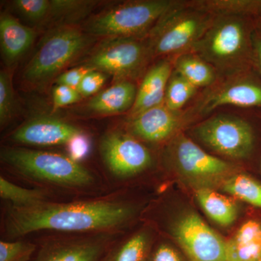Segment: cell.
Here are the masks:
<instances>
[{
  "instance_id": "5b68a950",
  "label": "cell",
  "mask_w": 261,
  "mask_h": 261,
  "mask_svg": "<svg viewBox=\"0 0 261 261\" xmlns=\"http://www.w3.org/2000/svg\"><path fill=\"white\" fill-rule=\"evenodd\" d=\"M215 17L178 2L149 34L150 55L189 53L203 37Z\"/></svg>"
},
{
  "instance_id": "6da1fadb",
  "label": "cell",
  "mask_w": 261,
  "mask_h": 261,
  "mask_svg": "<svg viewBox=\"0 0 261 261\" xmlns=\"http://www.w3.org/2000/svg\"><path fill=\"white\" fill-rule=\"evenodd\" d=\"M135 206L112 195L70 202L46 201L37 205H10L5 214L4 232L10 240L40 231L116 233L133 219Z\"/></svg>"
},
{
  "instance_id": "9c48e42d",
  "label": "cell",
  "mask_w": 261,
  "mask_h": 261,
  "mask_svg": "<svg viewBox=\"0 0 261 261\" xmlns=\"http://www.w3.org/2000/svg\"><path fill=\"white\" fill-rule=\"evenodd\" d=\"M194 133L204 145L231 159L246 158L253 147L251 126L238 117L227 115L211 117L196 126Z\"/></svg>"
},
{
  "instance_id": "8fae6325",
  "label": "cell",
  "mask_w": 261,
  "mask_h": 261,
  "mask_svg": "<svg viewBox=\"0 0 261 261\" xmlns=\"http://www.w3.org/2000/svg\"><path fill=\"white\" fill-rule=\"evenodd\" d=\"M116 233L74 234L43 240L30 261H100Z\"/></svg>"
},
{
  "instance_id": "7c38bea8",
  "label": "cell",
  "mask_w": 261,
  "mask_h": 261,
  "mask_svg": "<svg viewBox=\"0 0 261 261\" xmlns=\"http://www.w3.org/2000/svg\"><path fill=\"white\" fill-rule=\"evenodd\" d=\"M171 156L176 168L186 177L209 183L226 178L234 174V167L223 160L207 153L193 141L183 135L173 141Z\"/></svg>"
},
{
  "instance_id": "3957f363",
  "label": "cell",
  "mask_w": 261,
  "mask_h": 261,
  "mask_svg": "<svg viewBox=\"0 0 261 261\" xmlns=\"http://www.w3.org/2000/svg\"><path fill=\"white\" fill-rule=\"evenodd\" d=\"M177 3L168 0L127 2L96 15L87 25V32L95 37L139 39L149 34Z\"/></svg>"
},
{
  "instance_id": "8d00e7d4",
  "label": "cell",
  "mask_w": 261,
  "mask_h": 261,
  "mask_svg": "<svg viewBox=\"0 0 261 261\" xmlns=\"http://www.w3.org/2000/svg\"><path fill=\"white\" fill-rule=\"evenodd\" d=\"M260 261H261V260H260Z\"/></svg>"
},
{
  "instance_id": "ac0fdd59",
  "label": "cell",
  "mask_w": 261,
  "mask_h": 261,
  "mask_svg": "<svg viewBox=\"0 0 261 261\" xmlns=\"http://www.w3.org/2000/svg\"><path fill=\"white\" fill-rule=\"evenodd\" d=\"M137 90L129 81H121L96 94L87 102L86 108L99 116H110L125 112L133 108Z\"/></svg>"
},
{
  "instance_id": "d4e9b609",
  "label": "cell",
  "mask_w": 261,
  "mask_h": 261,
  "mask_svg": "<svg viewBox=\"0 0 261 261\" xmlns=\"http://www.w3.org/2000/svg\"><path fill=\"white\" fill-rule=\"evenodd\" d=\"M0 196L15 207H31L48 201L43 190L18 186L3 176L0 177Z\"/></svg>"
},
{
  "instance_id": "1f68e13d",
  "label": "cell",
  "mask_w": 261,
  "mask_h": 261,
  "mask_svg": "<svg viewBox=\"0 0 261 261\" xmlns=\"http://www.w3.org/2000/svg\"><path fill=\"white\" fill-rule=\"evenodd\" d=\"M82 95L77 89L64 85H56L53 90V111L79 102Z\"/></svg>"
},
{
  "instance_id": "2e32d148",
  "label": "cell",
  "mask_w": 261,
  "mask_h": 261,
  "mask_svg": "<svg viewBox=\"0 0 261 261\" xmlns=\"http://www.w3.org/2000/svg\"><path fill=\"white\" fill-rule=\"evenodd\" d=\"M171 74L172 65L167 61L159 62L149 70L137 90L130 118L164 103L166 87Z\"/></svg>"
},
{
  "instance_id": "f546056e",
  "label": "cell",
  "mask_w": 261,
  "mask_h": 261,
  "mask_svg": "<svg viewBox=\"0 0 261 261\" xmlns=\"http://www.w3.org/2000/svg\"><path fill=\"white\" fill-rule=\"evenodd\" d=\"M66 147L67 155L75 162L81 163L90 153L92 142L89 136L84 132L70 140Z\"/></svg>"
},
{
  "instance_id": "cb8c5ba5",
  "label": "cell",
  "mask_w": 261,
  "mask_h": 261,
  "mask_svg": "<svg viewBox=\"0 0 261 261\" xmlns=\"http://www.w3.org/2000/svg\"><path fill=\"white\" fill-rule=\"evenodd\" d=\"M222 190L239 200L261 207V185L244 173H234L222 183Z\"/></svg>"
},
{
  "instance_id": "d6a6232c",
  "label": "cell",
  "mask_w": 261,
  "mask_h": 261,
  "mask_svg": "<svg viewBox=\"0 0 261 261\" xmlns=\"http://www.w3.org/2000/svg\"><path fill=\"white\" fill-rule=\"evenodd\" d=\"M92 70L94 68L92 67L84 65L67 70L57 78V85H64L77 89L85 75Z\"/></svg>"
},
{
  "instance_id": "ba28073f",
  "label": "cell",
  "mask_w": 261,
  "mask_h": 261,
  "mask_svg": "<svg viewBox=\"0 0 261 261\" xmlns=\"http://www.w3.org/2000/svg\"><path fill=\"white\" fill-rule=\"evenodd\" d=\"M148 45L139 39L111 38L101 43L86 64L113 75L118 82L139 74L148 59Z\"/></svg>"
},
{
  "instance_id": "8992f818",
  "label": "cell",
  "mask_w": 261,
  "mask_h": 261,
  "mask_svg": "<svg viewBox=\"0 0 261 261\" xmlns=\"http://www.w3.org/2000/svg\"><path fill=\"white\" fill-rule=\"evenodd\" d=\"M89 44L83 32L74 27H63L51 33L25 65L23 80L32 86L44 85L74 61Z\"/></svg>"
},
{
  "instance_id": "7a4b0ae2",
  "label": "cell",
  "mask_w": 261,
  "mask_h": 261,
  "mask_svg": "<svg viewBox=\"0 0 261 261\" xmlns=\"http://www.w3.org/2000/svg\"><path fill=\"white\" fill-rule=\"evenodd\" d=\"M1 160L20 176L43 185L67 190H87L94 186L91 170L68 155L21 147H3Z\"/></svg>"
},
{
  "instance_id": "30bf717a",
  "label": "cell",
  "mask_w": 261,
  "mask_h": 261,
  "mask_svg": "<svg viewBox=\"0 0 261 261\" xmlns=\"http://www.w3.org/2000/svg\"><path fill=\"white\" fill-rule=\"evenodd\" d=\"M171 230L189 261H228L226 240L195 213L182 215Z\"/></svg>"
},
{
  "instance_id": "9a60e30c",
  "label": "cell",
  "mask_w": 261,
  "mask_h": 261,
  "mask_svg": "<svg viewBox=\"0 0 261 261\" xmlns=\"http://www.w3.org/2000/svg\"><path fill=\"white\" fill-rule=\"evenodd\" d=\"M223 106H261V86L251 81H231L209 94L200 108L202 113H207Z\"/></svg>"
},
{
  "instance_id": "484cf974",
  "label": "cell",
  "mask_w": 261,
  "mask_h": 261,
  "mask_svg": "<svg viewBox=\"0 0 261 261\" xmlns=\"http://www.w3.org/2000/svg\"><path fill=\"white\" fill-rule=\"evenodd\" d=\"M197 87L173 71L168 80L164 104L171 111L178 112L195 94Z\"/></svg>"
},
{
  "instance_id": "4dcf8cb0",
  "label": "cell",
  "mask_w": 261,
  "mask_h": 261,
  "mask_svg": "<svg viewBox=\"0 0 261 261\" xmlns=\"http://www.w3.org/2000/svg\"><path fill=\"white\" fill-rule=\"evenodd\" d=\"M107 80V75L97 70L89 72L79 86L78 92L82 97H89L97 93Z\"/></svg>"
},
{
  "instance_id": "e0dca14e",
  "label": "cell",
  "mask_w": 261,
  "mask_h": 261,
  "mask_svg": "<svg viewBox=\"0 0 261 261\" xmlns=\"http://www.w3.org/2000/svg\"><path fill=\"white\" fill-rule=\"evenodd\" d=\"M34 29L25 27L8 13L0 17V42L5 61L13 64L28 51L35 39Z\"/></svg>"
},
{
  "instance_id": "83f0119b",
  "label": "cell",
  "mask_w": 261,
  "mask_h": 261,
  "mask_svg": "<svg viewBox=\"0 0 261 261\" xmlns=\"http://www.w3.org/2000/svg\"><path fill=\"white\" fill-rule=\"evenodd\" d=\"M15 94L11 75L8 70L0 72V123L5 126L13 118L15 111Z\"/></svg>"
},
{
  "instance_id": "7402d4cb",
  "label": "cell",
  "mask_w": 261,
  "mask_h": 261,
  "mask_svg": "<svg viewBox=\"0 0 261 261\" xmlns=\"http://www.w3.org/2000/svg\"><path fill=\"white\" fill-rule=\"evenodd\" d=\"M174 71L197 88L208 87L216 80V68L194 53L179 55L174 63Z\"/></svg>"
},
{
  "instance_id": "52a82bcc",
  "label": "cell",
  "mask_w": 261,
  "mask_h": 261,
  "mask_svg": "<svg viewBox=\"0 0 261 261\" xmlns=\"http://www.w3.org/2000/svg\"><path fill=\"white\" fill-rule=\"evenodd\" d=\"M102 162L113 178L126 180L141 174L152 164V154L128 132L109 130L99 142Z\"/></svg>"
},
{
  "instance_id": "44dd1931",
  "label": "cell",
  "mask_w": 261,
  "mask_h": 261,
  "mask_svg": "<svg viewBox=\"0 0 261 261\" xmlns=\"http://www.w3.org/2000/svg\"><path fill=\"white\" fill-rule=\"evenodd\" d=\"M195 197L206 215L220 226H231L238 219V205L226 196L202 187L196 190Z\"/></svg>"
},
{
  "instance_id": "4fadbf2b",
  "label": "cell",
  "mask_w": 261,
  "mask_h": 261,
  "mask_svg": "<svg viewBox=\"0 0 261 261\" xmlns=\"http://www.w3.org/2000/svg\"><path fill=\"white\" fill-rule=\"evenodd\" d=\"M85 132L73 123L51 117H37L25 122L10 136V140L19 145L53 146L65 145Z\"/></svg>"
},
{
  "instance_id": "603a6c76",
  "label": "cell",
  "mask_w": 261,
  "mask_h": 261,
  "mask_svg": "<svg viewBox=\"0 0 261 261\" xmlns=\"http://www.w3.org/2000/svg\"><path fill=\"white\" fill-rule=\"evenodd\" d=\"M186 4L214 17H242L261 13V0H198Z\"/></svg>"
},
{
  "instance_id": "f1b7e54d",
  "label": "cell",
  "mask_w": 261,
  "mask_h": 261,
  "mask_svg": "<svg viewBox=\"0 0 261 261\" xmlns=\"http://www.w3.org/2000/svg\"><path fill=\"white\" fill-rule=\"evenodd\" d=\"M17 10L32 21H40L51 13V1L49 0H15Z\"/></svg>"
},
{
  "instance_id": "4316f807",
  "label": "cell",
  "mask_w": 261,
  "mask_h": 261,
  "mask_svg": "<svg viewBox=\"0 0 261 261\" xmlns=\"http://www.w3.org/2000/svg\"><path fill=\"white\" fill-rule=\"evenodd\" d=\"M38 245L29 241L0 242V261H30Z\"/></svg>"
},
{
  "instance_id": "d590c367",
  "label": "cell",
  "mask_w": 261,
  "mask_h": 261,
  "mask_svg": "<svg viewBox=\"0 0 261 261\" xmlns=\"http://www.w3.org/2000/svg\"><path fill=\"white\" fill-rule=\"evenodd\" d=\"M260 28H261V18L260 19Z\"/></svg>"
},
{
  "instance_id": "5bb4252c",
  "label": "cell",
  "mask_w": 261,
  "mask_h": 261,
  "mask_svg": "<svg viewBox=\"0 0 261 261\" xmlns=\"http://www.w3.org/2000/svg\"><path fill=\"white\" fill-rule=\"evenodd\" d=\"M181 123L180 114L163 103L129 118L128 130L139 140L160 143L176 135Z\"/></svg>"
},
{
  "instance_id": "836d02e7",
  "label": "cell",
  "mask_w": 261,
  "mask_h": 261,
  "mask_svg": "<svg viewBox=\"0 0 261 261\" xmlns=\"http://www.w3.org/2000/svg\"><path fill=\"white\" fill-rule=\"evenodd\" d=\"M147 261H186L176 248L167 243L152 247Z\"/></svg>"
},
{
  "instance_id": "d6986e66",
  "label": "cell",
  "mask_w": 261,
  "mask_h": 261,
  "mask_svg": "<svg viewBox=\"0 0 261 261\" xmlns=\"http://www.w3.org/2000/svg\"><path fill=\"white\" fill-rule=\"evenodd\" d=\"M228 261L261 260V222L249 220L226 241Z\"/></svg>"
},
{
  "instance_id": "ffe728a7",
  "label": "cell",
  "mask_w": 261,
  "mask_h": 261,
  "mask_svg": "<svg viewBox=\"0 0 261 261\" xmlns=\"http://www.w3.org/2000/svg\"><path fill=\"white\" fill-rule=\"evenodd\" d=\"M152 248L148 229L142 228L120 242H114L100 261H147Z\"/></svg>"
},
{
  "instance_id": "277c9868",
  "label": "cell",
  "mask_w": 261,
  "mask_h": 261,
  "mask_svg": "<svg viewBox=\"0 0 261 261\" xmlns=\"http://www.w3.org/2000/svg\"><path fill=\"white\" fill-rule=\"evenodd\" d=\"M246 23L242 17H215L203 37L189 53H194L216 69H241L250 53Z\"/></svg>"
},
{
  "instance_id": "e575fe53",
  "label": "cell",
  "mask_w": 261,
  "mask_h": 261,
  "mask_svg": "<svg viewBox=\"0 0 261 261\" xmlns=\"http://www.w3.org/2000/svg\"><path fill=\"white\" fill-rule=\"evenodd\" d=\"M252 47L261 72V38L255 37L252 39Z\"/></svg>"
}]
</instances>
